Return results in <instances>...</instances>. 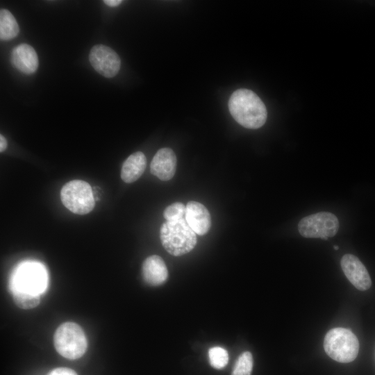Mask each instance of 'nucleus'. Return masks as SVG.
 <instances>
[{
	"instance_id": "4",
	"label": "nucleus",
	"mask_w": 375,
	"mask_h": 375,
	"mask_svg": "<svg viewBox=\"0 0 375 375\" xmlns=\"http://www.w3.org/2000/svg\"><path fill=\"white\" fill-rule=\"evenodd\" d=\"M326 354L333 360L342 363L352 362L359 351V342L351 331L334 328L327 332L324 340Z\"/></svg>"
},
{
	"instance_id": "17",
	"label": "nucleus",
	"mask_w": 375,
	"mask_h": 375,
	"mask_svg": "<svg viewBox=\"0 0 375 375\" xmlns=\"http://www.w3.org/2000/svg\"><path fill=\"white\" fill-rule=\"evenodd\" d=\"M12 294L15 303L22 309L28 310L35 308L41 301L40 295L21 292H14Z\"/></svg>"
},
{
	"instance_id": "23",
	"label": "nucleus",
	"mask_w": 375,
	"mask_h": 375,
	"mask_svg": "<svg viewBox=\"0 0 375 375\" xmlns=\"http://www.w3.org/2000/svg\"><path fill=\"white\" fill-rule=\"evenodd\" d=\"M334 249H335V250H338V249H339V247H338V246H334Z\"/></svg>"
},
{
	"instance_id": "16",
	"label": "nucleus",
	"mask_w": 375,
	"mask_h": 375,
	"mask_svg": "<svg viewBox=\"0 0 375 375\" xmlns=\"http://www.w3.org/2000/svg\"><path fill=\"white\" fill-rule=\"evenodd\" d=\"M253 360L251 352L244 351L238 358L234 365L231 375H251Z\"/></svg>"
},
{
	"instance_id": "8",
	"label": "nucleus",
	"mask_w": 375,
	"mask_h": 375,
	"mask_svg": "<svg viewBox=\"0 0 375 375\" xmlns=\"http://www.w3.org/2000/svg\"><path fill=\"white\" fill-rule=\"evenodd\" d=\"M89 60L92 67L106 78L114 77L121 67V60L118 54L110 47L103 44H97L91 49Z\"/></svg>"
},
{
	"instance_id": "2",
	"label": "nucleus",
	"mask_w": 375,
	"mask_h": 375,
	"mask_svg": "<svg viewBox=\"0 0 375 375\" xmlns=\"http://www.w3.org/2000/svg\"><path fill=\"white\" fill-rule=\"evenodd\" d=\"M47 285L48 276L45 267L34 261L20 264L9 281L11 293L21 292L40 296L47 290Z\"/></svg>"
},
{
	"instance_id": "3",
	"label": "nucleus",
	"mask_w": 375,
	"mask_h": 375,
	"mask_svg": "<svg viewBox=\"0 0 375 375\" xmlns=\"http://www.w3.org/2000/svg\"><path fill=\"white\" fill-rule=\"evenodd\" d=\"M160 238L165 249L174 256L189 253L197 244L196 233L188 224L185 218L163 223Z\"/></svg>"
},
{
	"instance_id": "21",
	"label": "nucleus",
	"mask_w": 375,
	"mask_h": 375,
	"mask_svg": "<svg viewBox=\"0 0 375 375\" xmlns=\"http://www.w3.org/2000/svg\"><path fill=\"white\" fill-rule=\"evenodd\" d=\"M122 0H104L103 3L110 7H116L122 3Z\"/></svg>"
},
{
	"instance_id": "12",
	"label": "nucleus",
	"mask_w": 375,
	"mask_h": 375,
	"mask_svg": "<svg viewBox=\"0 0 375 375\" xmlns=\"http://www.w3.org/2000/svg\"><path fill=\"white\" fill-rule=\"evenodd\" d=\"M10 61L15 68L26 74L34 73L39 64L36 51L31 45L25 43L12 49Z\"/></svg>"
},
{
	"instance_id": "1",
	"label": "nucleus",
	"mask_w": 375,
	"mask_h": 375,
	"mask_svg": "<svg viewBox=\"0 0 375 375\" xmlns=\"http://www.w3.org/2000/svg\"><path fill=\"white\" fill-rule=\"evenodd\" d=\"M228 109L234 119L247 128L261 127L267 117L262 101L248 89H238L233 92L228 100Z\"/></svg>"
},
{
	"instance_id": "18",
	"label": "nucleus",
	"mask_w": 375,
	"mask_h": 375,
	"mask_svg": "<svg viewBox=\"0 0 375 375\" xmlns=\"http://www.w3.org/2000/svg\"><path fill=\"white\" fill-rule=\"evenodd\" d=\"M210 365L217 369H223L228 362V354L226 349L220 347H214L208 350Z\"/></svg>"
},
{
	"instance_id": "5",
	"label": "nucleus",
	"mask_w": 375,
	"mask_h": 375,
	"mask_svg": "<svg viewBox=\"0 0 375 375\" xmlns=\"http://www.w3.org/2000/svg\"><path fill=\"white\" fill-rule=\"evenodd\" d=\"M53 343L57 352L70 360L83 356L88 348V340L82 328L72 322L62 323L57 328Z\"/></svg>"
},
{
	"instance_id": "22",
	"label": "nucleus",
	"mask_w": 375,
	"mask_h": 375,
	"mask_svg": "<svg viewBox=\"0 0 375 375\" xmlns=\"http://www.w3.org/2000/svg\"><path fill=\"white\" fill-rule=\"evenodd\" d=\"M7 145H8V143H7L6 139L5 138L4 136L1 135H0V151L1 152L4 151L7 148Z\"/></svg>"
},
{
	"instance_id": "11",
	"label": "nucleus",
	"mask_w": 375,
	"mask_h": 375,
	"mask_svg": "<svg viewBox=\"0 0 375 375\" xmlns=\"http://www.w3.org/2000/svg\"><path fill=\"white\" fill-rule=\"evenodd\" d=\"M185 220L196 234H206L211 226V217L205 206L194 201H189L186 205Z\"/></svg>"
},
{
	"instance_id": "13",
	"label": "nucleus",
	"mask_w": 375,
	"mask_h": 375,
	"mask_svg": "<svg viewBox=\"0 0 375 375\" xmlns=\"http://www.w3.org/2000/svg\"><path fill=\"white\" fill-rule=\"evenodd\" d=\"M142 274L144 281L151 286L163 284L167 278V266L161 257L152 255L142 263Z\"/></svg>"
},
{
	"instance_id": "20",
	"label": "nucleus",
	"mask_w": 375,
	"mask_h": 375,
	"mask_svg": "<svg viewBox=\"0 0 375 375\" xmlns=\"http://www.w3.org/2000/svg\"><path fill=\"white\" fill-rule=\"evenodd\" d=\"M47 375H77V374L70 368L58 367L51 370Z\"/></svg>"
},
{
	"instance_id": "10",
	"label": "nucleus",
	"mask_w": 375,
	"mask_h": 375,
	"mask_svg": "<svg viewBox=\"0 0 375 375\" xmlns=\"http://www.w3.org/2000/svg\"><path fill=\"white\" fill-rule=\"evenodd\" d=\"M176 169V156L173 150L167 147L159 149L150 165L151 174L164 181L172 178Z\"/></svg>"
},
{
	"instance_id": "15",
	"label": "nucleus",
	"mask_w": 375,
	"mask_h": 375,
	"mask_svg": "<svg viewBox=\"0 0 375 375\" xmlns=\"http://www.w3.org/2000/svg\"><path fill=\"white\" fill-rule=\"evenodd\" d=\"M19 28L12 14L6 9L0 10V38L1 40H10L16 38Z\"/></svg>"
},
{
	"instance_id": "19",
	"label": "nucleus",
	"mask_w": 375,
	"mask_h": 375,
	"mask_svg": "<svg viewBox=\"0 0 375 375\" xmlns=\"http://www.w3.org/2000/svg\"><path fill=\"white\" fill-rule=\"evenodd\" d=\"M186 206L181 203L176 202L168 206L164 210L163 217L167 222H174L185 218Z\"/></svg>"
},
{
	"instance_id": "14",
	"label": "nucleus",
	"mask_w": 375,
	"mask_h": 375,
	"mask_svg": "<svg viewBox=\"0 0 375 375\" xmlns=\"http://www.w3.org/2000/svg\"><path fill=\"white\" fill-rule=\"evenodd\" d=\"M147 167V158L141 151L131 154L124 162L121 169V178L127 183L136 181Z\"/></svg>"
},
{
	"instance_id": "7",
	"label": "nucleus",
	"mask_w": 375,
	"mask_h": 375,
	"mask_svg": "<svg viewBox=\"0 0 375 375\" xmlns=\"http://www.w3.org/2000/svg\"><path fill=\"white\" fill-rule=\"evenodd\" d=\"M298 229L303 237L327 240L337 233L339 221L333 213L319 212L302 218Z\"/></svg>"
},
{
	"instance_id": "6",
	"label": "nucleus",
	"mask_w": 375,
	"mask_h": 375,
	"mask_svg": "<svg viewBox=\"0 0 375 375\" xmlns=\"http://www.w3.org/2000/svg\"><path fill=\"white\" fill-rule=\"evenodd\" d=\"M63 205L77 215H85L95 206L92 189L90 184L82 180H72L63 185L60 190Z\"/></svg>"
},
{
	"instance_id": "9",
	"label": "nucleus",
	"mask_w": 375,
	"mask_h": 375,
	"mask_svg": "<svg viewBox=\"0 0 375 375\" xmlns=\"http://www.w3.org/2000/svg\"><path fill=\"white\" fill-rule=\"evenodd\" d=\"M340 265L344 274L356 288L365 291L371 287L370 276L364 265L356 256L349 253L344 255Z\"/></svg>"
}]
</instances>
